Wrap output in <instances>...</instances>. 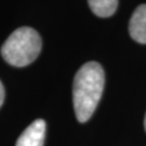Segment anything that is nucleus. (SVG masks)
<instances>
[{
  "label": "nucleus",
  "instance_id": "f257e3e1",
  "mask_svg": "<svg viewBox=\"0 0 146 146\" xmlns=\"http://www.w3.org/2000/svg\"><path fill=\"white\" fill-rule=\"evenodd\" d=\"M105 84L104 69L98 62L84 64L75 75L73 102L79 122L88 121L99 104Z\"/></svg>",
  "mask_w": 146,
  "mask_h": 146
},
{
  "label": "nucleus",
  "instance_id": "f03ea898",
  "mask_svg": "<svg viewBox=\"0 0 146 146\" xmlns=\"http://www.w3.org/2000/svg\"><path fill=\"white\" fill-rule=\"evenodd\" d=\"M41 38L31 27H20L8 37L1 47V55L7 63L24 67L33 63L41 51Z\"/></svg>",
  "mask_w": 146,
  "mask_h": 146
},
{
  "label": "nucleus",
  "instance_id": "7ed1b4c3",
  "mask_svg": "<svg viewBox=\"0 0 146 146\" xmlns=\"http://www.w3.org/2000/svg\"><path fill=\"white\" fill-rule=\"evenodd\" d=\"M46 135V122L37 119L23 131L15 146H43Z\"/></svg>",
  "mask_w": 146,
  "mask_h": 146
},
{
  "label": "nucleus",
  "instance_id": "20e7f679",
  "mask_svg": "<svg viewBox=\"0 0 146 146\" xmlns=\"http://www.w3.org/2000/svg\"><path fill=\"white\" fill-rule=\"evenodd\" d=\"M129 33L136 42L146 43V5H139L133 12L129 23Z\"/></svg>",
  "mask_w": 146,
  "mask_h": 146
},
{
  "label": "nucleus",
  "instance_id": "39448f33",
  "mask_svg": "<svg viewBox=\"0 0 146 146\" xmlns=\"http://www.w3.org/2000/svg\"><path fill=\"white\" fill-rule=\"evenodd\" d=\"M90 9L100 17L111 16L117 10L118 0H88Z\"/></svg>",
  "mask_w": 146,
  "mask_h": 146
},
{
  "label": "nucleus",
  "instance_id": "423d86ee",
  "mask_svg": "<svg viewBox=\"0 0 146 146\" xmlns=\"http://www.w3.org/2000/svg\"><path fill=\"white\" fill-rule=\"evenodd\" d=\"M3 101H5V88L2 82L0 81V107L3 104Z\"/></svg>",
  "mask_w": 146,
  "mask_h": 146
},
{
  "label": "nucleus",
  "instance_id": "0eeeda50",
  "mask_svg": "<svg viewBox=\"0 0 146 146\" xmlns=\"http://www.w3.org/2000/svg\"><path fill=\"white\" fill-rule=\"evenodd\" d=\"M144 127H145V130H146V115H145V119H144Z\"/></svg>",
  "mask_w": 146,
  "mask_h": 146
}]
</instances>
